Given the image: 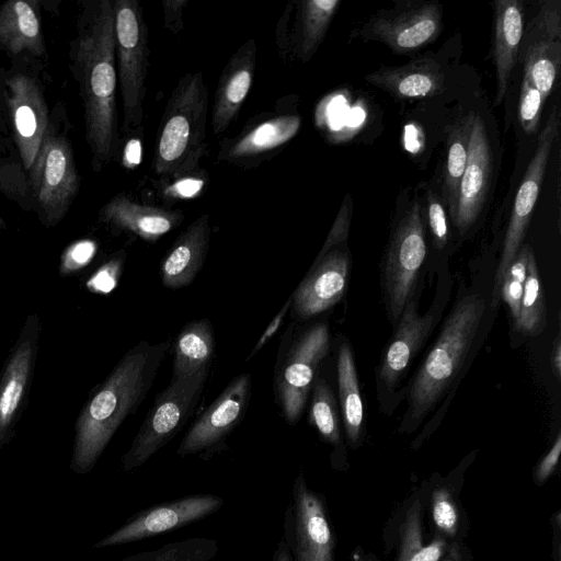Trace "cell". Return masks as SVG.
I'll return each instance as SVG.
<instances>
[{"label":"cell","mask_w":561,"mask_h":561,"mask_svg":"<svg viewBox=\"0 0 561 561\" xmlns=\"http://www.w3.org/2000/svg\"><path fill=\"white\" fill-rule=\"evenodd\" d=\"M69 57L82 101L92 169L99 172L116 160L122 151L112 0L82 2Z\"/></svg>","instance_id":"6da1fadb"},{"label":"cell","mask_w":561,"mask_h":561,"mask_svg":"<svg viewBox=\"0 0 561 561\" xmlns=\"http://www.w3.org/2000/svg\"><path fill=\"white\" fill-rule=\"evenodd\" d=\"M170 347L169 341L139 342L92 393L75 425V472L88 473L94 467L121 424L147 397Z\"/></svg>","instance_id":"7a4b0ae2"},{"label":"cell","mask_w":561,"mask_h":561,"mask_svg":"<svg viewBox=\"0 0 561 561\" xmlns=\"http://www.w3.org/2000/svg\"><path fill=\"white\" fill-rule=\"evenodd\" d=\"M486 309V297L481 293H469L455 301L438 339L409 386L408 409L401 423L404 431H414L448 391L456 388V380L482 329Z\"/></svg>","instance_id":"3957f363"},{"label":"cell","mask_w":561,"mask_h":561,"mask_svg":"<svg viewBox=\"0 0 561 561\" xmlns=\"http://www.w3.org/2000/svg\"><path fill=\"white\" fill-rule=\"evenodd\" d=\"M209 94L201 70L184 73L163 110L151 169L161 184L197 170L205 154Z\"/></svg>","instance_id":"277c9868"},{"label":"cell","mask_w":561,"mask_h":561,"mask_svg":"<svg viewBox=\"0 0 561 561\" xmlns=\"http://www.w3.org/2000/svg\"><path fill=\"white\" fill-rule=\"evenodd\" d=\"M115 62L122 98V131H136L144 123L149 69V32L138 0H114Z\"/></svg>","instance_id":"5b68a950"},{"label":"cell","mask_w":561,"mask_h":561,"mask_svg":"<svg viewBox=\"0 0 561 561\" xmlns=\"http://www.w3.org/2000/svg\"><path fill=\"white\" fill-rule=\"evenodd\" d=\"M61 112L53 119L27 176L33 210L45 227H55L68 213L80 186Z\"/></svg>","instance_id":"8992f818"},{"label":"cell","mask_w":561,"mask_h":561,"mask_svg":"<svg viewBox=\"0 0 561 561\" xmlns=\"http://www.w3.org/2000/svg\"><path fill=\"white\" fill-rule=\"evenodd\" d=\"M208 371L172 377L167 388L157 394L130 447L122 457L124 471L145 465L182 430L203 394Z\"/></svg>","instance_id":"52a82bcc"},{"label":"cell","mask_w":561,"mask_h":561,"mask_svg":"<svg viewBox=\"0 0 561 561\" xmlns=\"http://www.w3.org/2000/svg\"><path fill=\"white\" fill-rule=\"evenodd\" d=\"M426 257L422 206L417 201L393 229L382 265V284L389 319L396 325L417 289V278Z\"/></svg>","instance_id":"ba28073f"},{"label":"cell","mask_w":561,"mask_h":561,"mask_svg":"<svg viewBox=\"0 0 561 561\" xmlns=\"http://www.w3.org/2000/svg\"><path fill=\"white\" fill-rule=\"evenodd\" d=\"M1 94L12 138L24 171L33 165L49 126L43 85L31 70L13 66L2 73Z\"/></svg>","instance_id":"9c48e42d"},{"label":"cell","mask_w":561,"mask_h":561,"mask_svg":"<svg viewBox=\"0 0 561 561\" xmlns=\"http://www.w3.org/2000/svg\"><path fill=\"white\" fill-rule=\"evenodd\" d=\"M437 291L432 307L424 314L417 313L420 288L405 305L396 331L388 343L377 371L379 393L393 392L404 379L414 357L424 346L426 340L438 322L449 294L448 272H440Z\"/></svg>","instance_id":"30bf717a"},{"label":"cell","mask_w":561,"mask_h":561,"mask_svg":"<svg viewBox=\"0 0 561 561\" xmlns=\"http://www.w3.org/2000/svg\"><path fill=\"white\" fill-rule=\"evenodd\" d=\"M291 561H334V535L322 496L311 490L302 471L294 481L285 511L284 537Z\"/></svg>","instance_id":"8fae6325"},{"label":"cell","mask_w":561,"mask_h":561,"mask_svg":"<svg viewBox=\"0 0 561 561\" xmlns=\"http://www.w3.org/2000/svg\"><path fill=\"white\" fill-rule=\"evenodd\" d=\"M329 348V327L314 324L298 336L275 374V397L288 423L295 424L300 419L317 369Z\"/></svg>","instance_id":"7c38bea8"},{"label":"cell","mask_w":561,"mask_h":561,"mask_svg":"<svg viewBox=\"0 0 561 561\" xmlns=\"http://www.w3.org/2000/svg\"><path fill=\"white\" fill-rule=\"evenodd\" d=\"M559 117L554 110L546 122L538 136L535 153L528 164L522 183L515 196L508 227L504 238L502 254L494 275L491 306L495 307L500 296L499 289L502 278L523 245L534 208L545 178L547 163L558 138Z\"/></svg>","instance_id":"4fadbf2b"},{"label":"cell","mask_w":561,"mask_h":561,"mask_svg":"<svg viewBox=\"0 0 561 561\" xmlns=\"http://www.w3.org/2000/svg\"><path fill=\"white\" fill-rule=\"evenodd\" d=\"M300 127L301 117L294 108L277 105L253 116L234 137L222 139L217 159L240 168L257 167L293 140Z\"/></svg>","instance_id":"5bb4252c"},{"label":"cell","mask_w":561,"mask_h":561,"mask_svg":"<svg viewBox=\"0 0 561 561\" xmlns=\"http://www.w3.org/2000/svg\"><path fill=\"white\" fill-rule=\"evenodd\" d=\"M442 16V7L437 2H401L371 16L358 32V37L380 42L396 54L409 55L439 35Z\"/></svg>","instance_id":"9a60e30c"},{"label":"cell","mask_w":561,"mask_h":561,"mask_svg":"<svg viewBox=\"0 0 561 561\" xmlns=\"http://www.w3.org/2000/svg\"><path fill=\"white\" fill-rule=\"evenodd\" d=\"M251 385L249 374H241L232 379L192 424L176 454L180 457L198 455L208 459L221 450L228 435L244 416L250 401Z\"/></svg>","instance_id":"2e32d148"},{"label":"cell","mask_w":561,"mask_h":561,"mask_svg":"<svg viewBox=\"0 0 561 561\" xmlns=\"http://www.w3.org/2000/svg\"><path fill=\"white\" fill-rule=\"evenodd\" d=\"M224 502L215 494H193L142 508L94 547L130 543L183 528L219 511Z\"/></svg>","instance_id":"e0dca14e"},{"label":"cell","mask_w":561,"mask_h":561,"mask_svg":"<svg viewBox=\"0 0 561 561\" xmlns=\"http://www.w3.org/2000/svg\"><path fill=\"white\" fill-rule=\"evenodd\" d=\"M41 322L36 313L26 317L0 376V448L8 444L21 415L38 351Z\"/></svg>","instance_id":"ac0fdd59"},{"label":"cell","mask_w":561,"mask_h":561,"mask_svg":"<svg viewBox=\"0 0 561 561\" xmlns=\"http://www.w3.org/2000/svg\"><path fill=\"white\" fill-rule=\"evenodd\" d=\"M340 0H296L276 25V47L284 62H308L323 42Z\"/></svg>","instance_id":"d6986e66"},{"label":"cell","mask_w":561,"mask_h":561,"mask_svg":"<svg viewBox=\"0 0 561 561\" xmlns=\"http://www.w3.org/2000/svg\"><path fill=\"white\" fill-rule=\"evenodd\" d=\"M337 245L314 260L310 272L290 297L293 313L298 320L324 312L343 297L350 279L351 257Z\"/></svg>","instance_id":"ffe728a7"},{"label":"cell","mask_w":561,"mask_h":561,"mask_svg":"<svg viewBox=\"0 0 561 561\" xmlns=\"http://www.w3.org/2000/svg\"><path fill=\"white\" fill-rule=\"evenodd\" d=\"M492 175V152L486 129L479 115L471 114L468 157L459 186L453 225L465 236L484 205Z\"/></svg>","instance_id":"44dd1931"},{"label":"cell","mask_w":561,"mask_h":561,"mask_svg":"<svg viewBox=\"0 0 561 561\" xmlns=\"http://www.w3.org/2000/svg\"><path fill=\"white\" fill-rule=\"evenodd\" d=\"M99 218L113 230L153 243L179 227L184 214L180 209L141 203L126 193H118L101 207Z\"/></svg>","instance_id":"7402d4cb"},{"label":"cell","mask_w":561,"mask_h":561,"mask_svg":"<svg viewBox=\"0 0 561 561\" xmlns=\"http://www.w3.org/2000/svg\"><path fill=\"white\" fill-rule=\"evenodd\" d=\"M256 44L248 39L229 58L219 76L211 107V127L215 135L224 134L240 112L254 78Z\"/></svg>","instance_id":"603a6c76"},{"label":"cell","mask_w":561,"mask_h":561,"mask_svg":"<svg viewBox=\"0 0 561 561\" xmlns=\"http://www.w3.org/2000/svg\"><path fill=\"white\" fill-rule=\"evenodd\" d=\"M0 49L13 58H46L37 0H9L0 5Z\"/></svg>","instance_id":"cb8c5ba5"},{"label":"cell","mask_w":561,"mask_h":561,"mask_svg":"<svg viewBox=\"0 0 561 561\" xmlns=\"http://www.w3.org/2000/svg\"><path fill=\"white\" fill-rule=\"evenodd\" d=\"M210 232L209 215L204 213L178 236L160 263L164 287L179 289L195 279L206 261Z\"/></svg>","instance_id":"d4e9b609"},{"label":"cell","mask_w":561,"mask_h":561,"mask_svg":"<svg viewBox=\"0 0 561 561\" xmlns=\"http://www.w3.org/2000/svg\"><path fill=\"white\" fill-rule=\"evenodd\" d=\"M493 8L491 55L496 70L494 105H499L505 98L511 73L519 54L524 36V8L517 0H496Z\"/></svg>","instance_id":"484cf974"},{"label":"cell","mask_w":561,"mask_h":561,"mask_svg":"<svg viewBox=\"0 0 561 561\" xmlns=\"http://www.w3.org/2000/svg\"><path fill=\"white\" fill-rule=\"evenodd\" d=\"M365 79L398 99H422L443 90L444 73L433 59L421 58L400 67L382 66Z\"/></svg>","instance_id":"4316f807"},{"label":"cell","mask_w":561,"mask_h":561,"mask_svg":"<svg viewBox=\"0 0 561 561\" xmlns=\"http://www.w3.org/2000/svg\"><path fill=\"white\" fill-rule=\"evenodd\" d=\"M215 336L208 319L187 323L174 342L172 377L182 378L209 369Z\"/></svg>","instance_id":"83f0119b"},{"label":"cell","mask_w":561,"mask_h":561,"mask_svg":"<svg viewBox=\"0 0 561 561\" xmlns=\"http://www.w3.org/2000/svg\"><path fill=\"white\" fill-rule=\"evenodd\" d=\"M526 78L546 101L551 93L561 61V39L552 37L525 38L519 54Z\"/></svg>","instance_id":"f1b7e54d"},{"label":"cell","mask_w":561,"mask_h":561,"mask_svg":"<svg viewBox=\"0 0 561 561\" xmlns=\"http://www.w3.org/2000/svg\"><path fill=\"white\" fill-rule=\"evenodd\" d=\"M337 387L344 430L350 444L359 442L364 425V407L352 350L340 345L337 354Z\"/></svg>","instance_id":"f546056e"},{"label":"cell","mask_w":561,"mask_h":561,"mask_svg":"<svg viewBox=\"0 0 561 561\" xmlns=\"http://www.w3.org/2000/svg\"><path fill=\"white\" fill-rule=\"evenodd\" d=\"M547 325V306L537 261L533 249L529 251L527 276L515 329L528 336L539 335Z\"/></svg>","instance_id":"4dcf8cb0"},{"label":"cell","mask_w":561,"mask_h":561,"mask_svg":"<svg viewBox=\"0 0 561 561\" xmlns=\"http://www.w3.org/2000/svg\"><path fill=\"white\" fill-rule=\"evenodd\" d=\"M471 115L456 126L448 141L447 159L444 170L443 198L451 221H454L458 201L459 186L467 163L468 139Z\"/></svg>","instance_id":"1f68e13d"},{"label":"cell","mask_w":561,"mask_h":561,"mask_svg":"<svg viewBox=\"0 0 561 561\" xmlns=\"http://www.w3.org/2000/svg\"><path fill=\"white\" fill-rule=\"evenodd\" d=\"M400 535L401 547L398 561H439L446 550V541L440 537L428 545H423L421 504L417 500L407 512Z\"/></svg>","instance_id":"d6a6232c"},{"label":"cell","mask_w":561,"mask_h":561,"mask_svg":"<svg viewBox=\"0 0 561 561\" xmlns=\"http://www.w3.org/2000/svg\"><path fill=\"white\" fill-rule=\"evenodd\" d=\"M309 421L325 442L333 446L341 443L336 400L323 378H318L312 385Z\"/></svg>","instance_id":"836d02e7"},{"label":"cell","mask_w":561,"mask_h":561,"mask_svg":"<svg viewBox=\"0 0 561 561\" xmlns=\"http://www.w3.org/2000/svg\"><path fill=\"white\" fill-rule=\"evenodd\" d=\"M529 244H523L506 270L499 289V296L507 304L512 318L517 319L527 276Z\"/></svg>","instance_id":"e575fe53"},{"label":"cell","mask_w":561,"mask_h":561,"mask_svg":"<svg viewBox=\"0 0 561 561\" xmlns=\"http://www.w3.org/2000/svg\"><path fill=\"white\" fill-rule=\"evenodd\" d=\"M543 103L540 92L526 78H523L518 115L526 134H535L538 130Z\"/></svg>","instance_id":"d590c367"},{"label":"cell","mask_w":561,"mask_h":561,"mask_svg":"<svg viewBox=\"0 0 561 561\" xmlns=\"http://www.w3.org/2000/svg\"><path fill=\"white\" fill-rule=\"evenodd\" d=\"M433 519L438 529L454 536L458 529V512L455 502L446 489H436L432 496Z\"/></svg>","instance_id":"8d00e7d4"},{"label":"cell","mask_w":561,"mask_h":561,"mask_svg":"<svg viewBox=\"0 0 561 561\" xmlns=\"http://www.w3.org/2000/svg\"><path fill=\"white\" fill-rule=\"evenodd\" d=\"M96 248V242L91 239H81L71 243L61 255L60 272L68 274L84 267L93 259Z\"/></svg>","instance_id":"74e56055"},{"label":"cell","mask_w":561,"mask_h":561,"mask_svg":"<svg viewBox=\"0 0 561 561\" xmlns=\"http://www.w3.org/2000/svg\"><path fill=\"white\" fill-rule=\"evenodd\" d=\"M427 219L437 250L445 248L448 241L447 217L440 198L433 192L427 194Z\"/></svg>","instance_id":"f35d334b"},{"label":"cell","mask_w":561,"mask_h":561,"mask_svg":"<svg viewBox=\"0 0 561 561\" xmlns=\"http://www.w3.org/2000/svg\"><path fill=\"white\" fill-rule=\"evenodd\" d=\"M352 198L350 195H346L340 208V211L335 218V221L317 257H321L322 255H324L331 248L341 243H345L350 232Z\"/></svg>","instance_id":"ab89813d"},{"label":"cell","mask_w":561,"mask_h":561,"mask_svg":"<svg viewBox=\"0 0 561 561\" xmlns=\"http://www.w3.org/2000/svg\"><path fill=\"white\" fill-rule=\"evenodd\" d=\"M123 262L118 256L103 264L87 282V287L98 294L110 293L117 284Z\"/></svg>","instance_id":"60d3db41"},{"label":"cell","mask_w":561,"mask_h":561,"mask_svg":"<svg viewBox=\"0 0 561 561\" xmlns=\"http://www.w3.org/2000/svg\"><path fill=\"white\" fill-rule=\"evenodd\" d=\"M164 195L179 198H190L196 195L204 186V180L196 175V171L173 179L162 184Z\"/></svg>","instance_id":"b9f144b4"},{"label":"cell","mask_w":561,"mask_h":561,"mask_svg":"<svg viewBox=\"0 0 561 561\" xmlns=\"http://www.w3.org/2000/svg\"><path fill=\"white\" fill-rule=\"evenodd\" d=\"M188 0H163V21L164 27L174 35L182 32L183 23V11Z\"/></svg>","instance_id":"7bdbcfd3"},{"label":"cell","mask_w":561,"mask_h":561,"mask_svg":"<svg viewBox=\"0 0 561 561\" xmlns=\"http://www.w3.org/2000/svg\"><path fill=\"white\" fill-rule=\"evenodd\" d=\"M561 453V434L558 433L554 443L548 454L539 462L536 478L539 482L546 481L554 471Z\"/></svg>","instance_id":"ee69618b"},{"label":"cell","mask_w":561,"mask_h":561,"mask_svg":"<svg viewBox=\"0 0 561 561\" xmlns=\"http://www.w3.org/2000/svg\"><path fill=\"white\" fill-rule=\"evenodd\" d=\"M291 305L290 298L286 301L284 307L278 311V313L273 318V320L270 322V324L266 327L262 335L259 337L256 344L250 352L247 360L252 358L261 348L273 337V335L278 331L280 328L284 318L289 310V307Z\"/></svg>","instance_id":"f6af8a7d"},{"label":"cell","mask_w":561,"mask_h":561,"mask_svg":"<svg viewBox=\"0 0 561 561\" xmlns=\"http://www.w3.org/2000/svg\"><path fill=\"white\" fill-rule=\"evenodd\" d=\"M141 137H134L122 151L123 164L127 169L136 168L141 157Z\"/></svg>","instance_id":"bcb514c9"},{"label":"cell","mask_w":561,"mask_h":561,"mask_svg":"<svg viewBox=\"0 0 561 561\" xmlns=\"http://www.w3.org/2000/svg\"><path fill=\"white\" fill-rule=\"evenodd\" d=\"M551 367L558 379L561 377V341L558 335L551 352Z\"/></svg>","instance_id":"7dc6e473"},{"label":"cell","mask_w":561,"mask_h":561,"mask_svg":"<svg viewBox=\"0 0 561 561\" xmlns=\"http://www.w3.org/2000/svg\"><path fill=\"white\" fill-rule=\"evenodd\" d=\"M272 561H291L289 548L283 538L276 545Z\"/></svg>","instance_id":"c3c4849f"},{"label":"cell","mask_w":561,"mask_h":561,"mask_svg":"<svg viewBox=\"0 0 561 561\" xmlns=\"http://www.w3.org/2000/svg\"><path fill=\"white\" fill-rule=\"evenodd\" d=\"M443 561H461V557H460L458 547H456V546L451 547L447 557Z\"/></svg>","instance_id":"681fc988"},{"label":"cell","mask_w":561,"mask_h":561,"mask_svg":"<svg viewBox=\"0 0 561 561\" xmlns=\"http://www.w3.org/2000/svg\"><path fill=\"white\" fill-rule=\"evenodd\" d=\"M121 561H149V560L145 557L144 552H139V553L126 557Z\"/></svg>","instance_id":"f907efd6"},{"label":"cell","mask_w":561,"mask_h":561,"mask_svg":"<svg viewBox=\"0 0 561 561\" xmlns=\"http://www.w3.org/2000/svg\"><path fill=\"white\" fill-rule=\"evenodd\" d=\"M4 122H3V112L0 105V136L4 131L3 130ZM2 152L1 146H0V153Z\"/></svg>","instance_id":"816d5d0a"},{"label":"cell","mask_w":561,"mask_h":561,"mask_svg":"<svg viewBox=\"0 0 561 561\" xmlns=\"http://www.w3.org/2000/svg\"><path fill=\"white\" fill-rule=\"evenodd\" d=\"M1 228H2V222H1V219H0V232H1Z\"/></svg>","instance_id":"f5cc1de1"}]
</instances>
